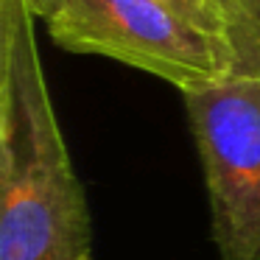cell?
I'll use <instances>...</instances> for the list:
<instances>
[{"label": "cell", "mask_w": 260, "mask_h": 260, "mask_svg": "<svg viewBox=\"0 0 260 260\" xmlns=\"http://www.w3.org/2000/svg\"><path fill=\"white\" fill-rule=\"evenodd\" d=\"M34 14L0 0V260H92L90 207L48 92Z\"/></svg>", "instance_id": "6da1fadb"}, {"label": "cell", "mask_w": 260, "mask_h": 260, "mask_svg": "<svg viewBox=\"0 0 260 260\" xmlns=\"http://www.w3.org/2000/svg\"><path fill=\"white\" fill-rule=\"evenodd\" d=\"M42 20L64 51L123 62L182 95L243 64L230 42L199 31L159 0H56Z\"/></svg>", "instance_id": "7a4b0ae2"}, {"label": "cell", "mask_w": 260, "mask_h": 260, "mask_svg": "<svg viewBox=\"0 0 260 260\" xmlns=\"http://www.w3.org/2000/svg\"><path fill=\"white\" fill-rule=\"evenodd\" d=\"M221 260H260V68L185 92Z\"/></svg>", "instance_id": "3957f363"}, {"label": "cell", "mask_w": 260, "mask_h": 260, "mask_svg": "<svg viewBox=\"0 0 260 260\" xmlns=\"http://www.w3.org/2000/svg\"><path fill=\"white\" fill-rule=\"evenodd\" d=\"M199 31L224 40L241 53V68H260L257 0H159Z\"/></svg>", "instance_id": "277c9868"}, {"label": "cell", "mask_w": 260, "mask_h": 260, "mask_svg": "<svg viewBox=\"0 0 260 260\" xmlns=\"http://www.w3.org/2000/svg\"><path fill=\"white\" fill-rule=\"evenodd\" d=\"M56 3V0H25V6H28V12L34 14V17H45L48 12H51V6Z\"/></svg>", "instance_id": "5b68a950"}, {"label": "cell", "mask_w": 260, "mask_h": 260, "mask_svg": "<svg viewBox=\"0 0 260 260\" xmlns=\"http://www.w3.org/2000/svg\"><path fill=\"white\" fill-rule=\"evenodd\" d=\"M257 6H260V0H257Z\"/></svg>", "instance_id": "8992f818"}]
</instances>
